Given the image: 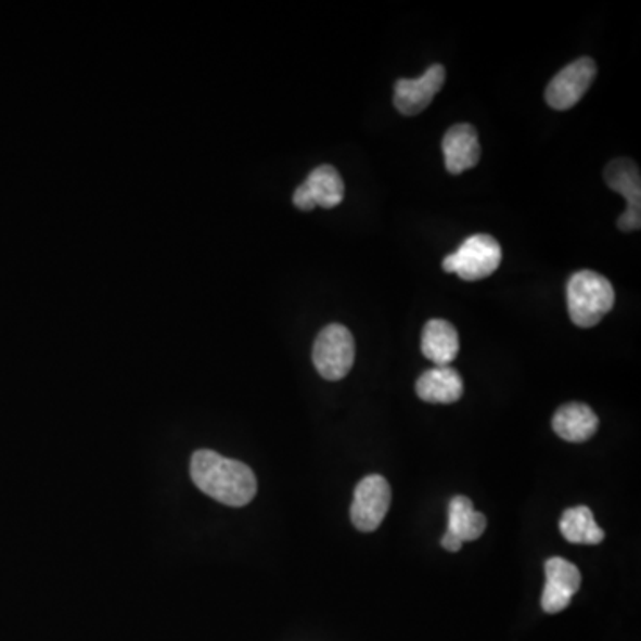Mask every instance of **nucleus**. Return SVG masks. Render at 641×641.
Masks as SVG:
<instances>
[{
  "label": "nucleus",
  "mask_w": 641,
  "mask_h": 641,
  "mask_svg": "<svg viewBox=\"0 0 641 641\" xmlns=\"http://www.w3.org/2000/svg\"><path fill=\"white\" fill-rule=\"evenodd\" d=\"M191 477L202 492L227 507H246L257 493V479L248 465L209 449L194 452Z\"/></svg>",
  "instance_id": "obj_1"
},
{
  "label": "nucleus",
  "mask_w": 641,
  "mask_h": 641,
  "mask_svg": "<svg viewBox=\"0 0 641 641\" xmlns=\"http://www.w3.org/2000/svg\"><path fill=\"white\" fill-rule=\"evenodd\" d=\"M567 305L572 323L592 329L615 305V289L602 274L585 269L572 274L567 284Z\"/></svg>",
  "instance_id": "obj_2"
},
{
  "label": "nucleus",
  "mask_w": 641,
  "mask_h": 641,
  "mask_svg": "<svg viewBox=\"0 0 641 641\" xmlns=\"http://www.w3.org/2000/svg\"><path fill=\"white\" fill-rule=\"evenodd\" d=\"M501 244L487 234L471 235L465 239L454 254L444 259L443 268L467 282L488 279L501 266Z\"/></svg>",
  "instance_id": "obj_3"
},
{
  "label": "nucleus",
  "mask_w": 641,
  "mask_h": 641,
  "mask_svg": "<svg viewBox=\"0 0 641 641\" xmlns=\"http://www.w3.org/2000/svg\"><path fill=\"white\" fill-rule=\"evenodd\" d=\"M313 366L329 382L346 379L355 362V338L346 326L333 323L319 332L312 349Z\"/></svg>",
  "instance_id": "obj_4"
},
{
  "label": "nucleus",
  "mask_w": 641,
  "mask_h": 641,
  "mask_svg": "<svg viewBox=\"0 0 641 641\" xmlns=\"http://www.w3.org/2000/svg\"><path fill=\"white\" fill-rule=\"evenodd\" d=\"M390 499H393V492L385 477L379 474L363 477L355 488V499L351 504V521L355 527L363 533L379 529L390 508Z\"/></svg>",
  "instance_id": "obj_5"
},
{
  "label": "nucleus",
  "mask_w": 641,
  "mask_h": 641,
  "mask_svg": "<svg viewBox=\"0 0 641 641\" xmlns=\"http://www.w3.org/2000/svg\"><path fill=\"white\" fill-rule=\"evenodd\" d=\"M604 180L613 191L627 200L626 213L618 218L621 232L641 229V177L640 168L631 159H615L604 169Z\"/></svg>",
  "instance_id": "obj_6"
},
{
  "label": "nucleus",
  "mask_w": 641,
  "mask_h": 641,
  "mask_svg": "<svg viewBox=\"0 0 641 641\" xmlns=\"http://www.w3.org/2000/svg\"><path fill=\"white\" fill-rule=\"evenodd\" d=\"M597 75L595 61L581 57L565 66L546 90V102L556 111L572 110L585 97Z\"/></svg>",
  "instance_id": "obj_7"
},
{
  "label": "nucleus",
  "mask_w": 641,
  "mask_h": 641,
  "mask_svg": "<svg viewBox=\"0 0 641 641\" xmlns=\"http://www.w3.org/2000/svg\"><path fill=\"white\" fill-rule=\"evenodd\" d=\"M446 82V68L433 65L419 79H399L394 86V105L405 116L423 113Z\"/></svg>",
  "instance_id": "obj_8"
},
{
  "label": "nucleus",
  "mask_w": 641,
  "mask_h": 641,
  "mask_svg": "<svg viewBox=\"0 0 641 641\" xmlns=\"http://www.w3.org/2000/svg\"><path fill=\"white\" fill-rule=\"evenodd\" d=\"M581 587V572L574 563L563 557H551L546 562V588L542 593L543 612L549 615L567 610L572 597Z\"/></svg>",
  "instance_id": "obj_9"
},
{
  "label": "nucleus",
  "mask_w": 641,
  "mask_h": 641,
  "mask_svg": "<svg viewBox=\"0 0 641 641\" xmlns=\"http://www.w3.org/2000/svg\"><path fill=\"white\" fill-rule=\"evenodd\" d=\"M446 169L451 175H460L476 168L482 157V146L473 125L458 124L446 132L443 141Z\"/></svg>",
  "instance_id": "obj_10"
},
{
  "label": "nucleus",
  "mask_w": 641,
  "mask_h": 641,
  "mask_svg": "<svg viewBox=\"0 0 641 641\" xmlns=\"http://www.w3.org/2000/svg\"><path fill=\"white\" fill-rule=\"evenodd\" d=\"M415 390L426 403L452 405L463 396V380L451 366L433 368L421 374Z\"/></svg>",
  "instance_id": "obj_11"
},
{
  "label": "nucleus",
  "mask_w": 641,
  "mask_h": 641,
  "mask_svg": "<svg viewBox=\"0 0 641 641\" xmlns=\"http://www.w3.org/2000/svg\"><path fill=\"white\" fill-rule=\"evenodd\" d=\"M599 419L588 405L568 403L557 408L552 418V430L567 443H587L595 435Z\"/></svg>",
  "instance_id": "obj_12"
},
{
  "label": "nucleus",
  "mask_w": 641,
  "mask_h": 641,
  "mask_svg": "<svg viewBox=\"0 0 641 641\" xmlns=\"http://www.w3.org/2000/svg\"><path fill=\"white\" fill-rule=\"evenodd\" d=\"M421 349L424 357L435 363V368H446L458 357L460 337L454 326L444 319L427 321L423 330Z\"/></svg>",
  "instance_id": "obj_13"
},
{
  "label": "nucleus",
  "mask_w": 641,
  "mask_h": 641,
  "mask_svg": "<svg viewBox=\"0 0 641 641\" xmlns=\"http://www.w3.org/2000/svg\"><path fill=\"white\" fill-rule=\"evenodd\" d=\"M304 188L312 198L313 205L323 209L337 207L346 194L343 177L330 165H321L312 169L304 182Z\"/></svg>",
  "instance_id": "obj_14"
},
{
  "label": "nucleus",
  "mask_w": 641,
  "mask_h": 641,
  "mask_svg": "<svg viewBox=\"0 0 641 641\" xmlns=\"http://www.w3.org/2000/svg\"><path fill=\"white\" fill-rule=\"evenodd\" d=\"M487 529V517L474 510L471 499L457 496L449 502L448 531L460 538L463 543L473 542Z\"/></svg>",
  "instance_id": "obj_15"
},
{
  "label": "nucleus",
  "mask_w": 641,
  "mask_h": 641,
  "mask_svg": "<svg viewBox=\"0 0 641 641\" xmlns=\"http://www.w3.org/2000/svg\"><path fill=\"white\" fill-rule=\"evenodd\" d=\"M560 531L567 542L582 546H597L606 538V533L597 526L592 510L587 507L568 508L560 521Z\"/></svg>",
  "instance_id": "obj_16"
},
{
  "label": "nucleus",
  "mask_w": 641,
  "mask_h": 641,
  "mask_svg": "<svg viewBox=\"0 0 641 641\" xmlns=\"http://www.w3.org/2000/svg\"><path fill=\"white\" fill-rule=\"evenodd\" d=\"M463 542L460 538L454 537L452 533L446 531V535L443 537V547L446 551L449 552H458L462 549Z\"/></svg>",
  "instance_id": "obj_17"
}]
</instances>
